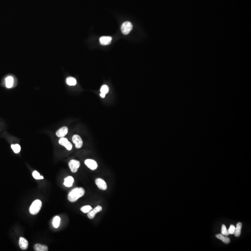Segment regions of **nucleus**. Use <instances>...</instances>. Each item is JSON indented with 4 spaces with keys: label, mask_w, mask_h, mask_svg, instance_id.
Listing matches in <instances>:
<instances>
[{
    "label": "nucleus",
    "mask_w": 251,
    "mask_h": 251,
    "mask_svg": "<svg viewBox=\"0 0 251 251\" xmlns=\"http://www.w3.org/2000/svg\"><path fill=\"white\" fill-rule=\"evenodd\" d=\"M224 79L222 73H204L199 76V84L203 90H215L223 86Z\"/></svg>",
    "instance_id": "f257e3e1"
},
{
    "label": "nucleus",
    "mask_w": 251,
    "mask_h": 251,
    "mask_svg": "<svg viewBox=\"0 0 251 251\" xmlns=\"http://www.w3.org/2000/svg\"><path fill=\"white\" fill-rule=\"evenodd\" d=\"M10 164L12 174L16 177L23 176L25 173L28 166L26 154L21 152L14 153L10 158Z\"/></svg>",
    "instance_id": "f03ea898"
},
{
    "label": "nucleus",
    "mask_w": 251,
    "mask_h": 251,
    "mask_svg": "<svg viewBox=\"0 0 251 251\" xmlns=\"http://www.w3.org/2000/svg\"><path fill=\"white\" fill-rule=\"evenodd\" d=\"M132 165L135 170L138 171H150L153 168L152 159L147 154L138 153L132 159Z\"/></svg>",
    "instance_id": "7ed1b4c3"
},
{
    "label": "nucleus",
    "mask_w": 251,
    "mask_h": 251,
    "mask_svg": "<svg viewBox=\"0 0 251 251\" xmlns=\"http://www.w3.org/2000/svg\"><path fill=\"white\" fill-rule=\"evenodd\" d=\"M200 181H201L202 186H206L207 188L212 189L217 185L218 175L215 171H212V170H207L202 174Z\"/></svg>",
    "instance_id": "20e7f679"
},
{
    "label": "nucleus",
    "mask_w": 251,
    "mask_h": 251,
    "mask_svg": "<svg viewBox=\"0 0 251 251\" xmlns=\"http://www.w3.org/2000/svg\"><path fill=\"white\" fill-rule=\"evenodd\" d=\"M242 60L244 65L251 70V43L244 49L242 54Z\"/></svg>",
    "instance_id": "39448f33"
},
{
    "label": "nucleus",
    "mask_w": 251,
    "mask_h": 251,
    "mask_svg": "<svg viewBox=\"0 0 251 251\" xmlns=\"http://www.w3.org/2000/svg\"><path fill=\"white\" fill-rule=\"evenodd\" d=\"M210 192H211V189L207 188L206 186H201L200 188V193L205 197H208L210 195Z\"/></svg>",
    "instance_id": "423d86ee"
}]
</instances>
